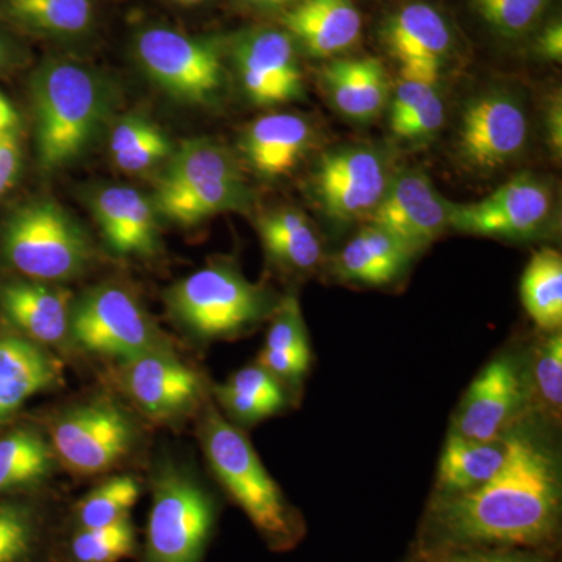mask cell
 Listing matches in <instances>:
<instances>
[{"label": "cell", "instance_id": "6da1fadb", "mask_svg": "<svg viewBox=\"0 0 562 562\" xmlns=\"http://www.w3.org/2000/svg\"><path fill=\"white\" fill-rule=\"evenodd\" d=\"M505 446V462L491 480L436 503L432 522L443 542L535 547L552 538L560 506L552 462L527 439Z\"/></svg>", "mask_w": 562, "mask_h": 562}, {"label": "cell", "instance_id": "7a4b0ae2", "mask_svg": "<svg viewBox=\"0 0 562 562\" xmlns=\"http://www.w3.org/2000/svg\"><path fill=\"white\" fill-rule=\"evenodd\" d=\"M40 168L60 171L80 160L109 127L116 94L88 63L52 55L31 80Z\"/></svg>", "mask_w": 562, "mask_h": 562}, {"label": "cell", "instance_id": "3957f363", "mask_svg": "<svg viewBox=\"0 0 562 562\" xmlns=\"http://www.w3.org/2000/svg\"><path fill=\"white\" fill-rule=\"evenodd\" d=\"M198 435L211 471L269 549L291 550L303 535L301 517L266 471L247 436L210 402L202 406Z\"/></svg>", "mask_w": 562, "mask_h": 562}, {"label": "cell", "instance_id": "277c9868", "mask_svg": "<svg viewBox=\"0 0 562 562\" xmlns=\"http://www.w3.org/2000/svg\"><path fill=\"white\" fill-rule=\"evenodd\" d=\"M254 194L231 151L214 139L181 143L162 166L155 192V209L183 227L201 224L216 214L251 206Z\"/></svg>", "mask_w": 562, "mask_h": 562}, {"label": "cell", "instance_id": "5b68a950", "mask_svg": "<svg viewBox=\"0 0 562 562\" xmlns=\"http://www.w3.org/2000/svg\"><path fill=\"white\" fill-rule=\"evenodd\" d=\"M0 249L11 269L44 283L80 279L95 262L90 235L52 199L14 210L3 225Z\"/></svg>", "mask_w": 562, "mask_h": 562}, {"label": "cell", "instance_id": "8992f818", "mask_svg": "<svg viewBox=\"0 0 562 562\" xmlns=\"http://www.w3.org/2000/svg\"><path fill=\"white\" fill-rule=\"evenodd\" d=\"M165 305L180 331L203 342L249 330L268 314L271 301L231 262H211L173 283Z\"/></svg>", "mask_w": 562, "mask_h": 562}, {"label": "cell", "instance_id": "52a82bcc", "mask_svg": "<svg viewBox=\"0 0 562 562\" xmlns=\"http://www.w3.org/2000/svg\"><path fill=\"white\" fill-rule=\"evenodd\" d=\"M150 487L140 562H202L217 517L210 492L173 460L158 462Z\"/></svg>", "mask_w": 562, "mask_h": 562}, {"label": "cell", "instance_id": "ba28073f", "mask_svg": "<svg viewBox=\"0 0 562 562\" xmlns=\"http://www.w3.org/2000/svg\"><path fill=\"white\" fill-rule=\"evenodd\" d=\"M133 60L166 95L191 106L216 105L227 87L225 44L162 24L133 32Z\"/></svg>", "mask_w": 562, "mask_h": 562}, {"label": "cell", "instance_id": "9c48e42d", "mask_svg": "<svg viewBox=\"0 0 562 562\" xmlns=\"http://www.w3.org/2000/svg\"><path fill=\"white\" fill-rule=\"evenodd\" d=\"M44 431L60 468L76 476L114 471L143 438L131 409L106 395L66 406L50 417Z\"/></svg>", "mask_w": 562, "mask_h": 562}, {"label": "cell", "instance_id": "30bf717a", "mask_svg": "<svg viewBox=\"0 0 562 562\" xmlns=\"http://www.w3.org/2000/svg\"><path fill=\"white\" fill-rule=\"evenodd\" d=\"M70 342L116 362L172 347L139 299L120 283L98 284L72 302Z\"/></svg>", "mask_w": 562, "mask_h": 562}, {"label": "cell", "instance_id": "8fae6325", "mask_svg": "<svg viewBox=\"0 0 562 562\" xmlns=\"http://www.w3.org/2000/svg\"><path fill=\"white\" fill-rule=\"evenodd\" d=\"M113 376L133 408L155 424L179 425L205 403L201 373L181 361L172 347L116 362Z\"/></svg>", "mask_w": 562, "mask_h": 562}, {"label": "cell", "instance_id": "7c38bea8", "mask_svg": "<svg viewBox=\"0 0 562 562\" xmlns=\"http://www.w3.org/2000/svg\"><path fill=\"white\" fill-rule=\"evenodd\" d=\"M382 151L369 146L341 147L321 158L313 176V192L333 221L371 217L391 183Z\"/></svg>", "mask_w": 562, "mask_h": 562}, {"label": "cell", "instance_id": "4fadbf2b", "mask_svg": "<svg viewBox=\"0 0 562 562\" xmlns=\"http://www.w3.org/2000/svg\"><path fill=\"white\" fill-rule=\"evenodd\" d=\"M233 68L255 105L273 106L303 98L297 44L284 29L241 32L231 44Z\"/></svg>", "mask_w": 562, "mask_h": 562}, {"label": "cell", "instance_id": "5bb4252c", "mask_svg": "<svg viewBox=\"0 0 562 562\" xmlns=\"http://www.w3.org/2000/svg\"><path fill=\"white\" fill-rule=\"evenodd\" d=\"M527 138V113L519 99L506 91H490L462 111L458 151L469 168L495 171L524 150Z\"/></svg>", "mask_w": 562, "mask_h": 562}, {"label": "cell", "instance_id": "9a60e30c", "mask_svg": "<svg viewBox=\"0 0 562 562\" xmlns=\"http://www.w3.org/2000/svg\"><path fill=\"white\" fill-rule=\"evenodd\" d=\"M552 206V191L543 181L520 176L480 202L450 203L449 227L491 238H524L546 225Z\"/></svg>", "mask_w": 562, "mask_h": 562}, {"label": "cell", "instance_id": "2e32d148", "mask_svg": "<svg viewBox=\"0 0 562 562\" xmlns=\"http://www.w3.org/2000/svg\"><path fill=\"white\" fill-rule=\"evenodd\" d=\"M450 203L427 173L408 169L392 177L386 194L369 220L416 251L449 227Z\"/></svg>", "mask_w": 562, "mask_h": 562}, {"label": "cell", "instance_id": "e0dca14e", "mask_svg": "<svg viewBox=\"0 0 562 562\" xmlns=\"http://www.w3.org/2000/svg\"><path fill=\"white\" fill-rule=\"evenodd\" d=\"M90 205L106 246L117 257L147 260L160 251L158 211L143 192L109 184L92 191Z\"/></svg>", "mask_w": 562, "mask_h": 562}, {"label": "cell", "instance_id": "ac0fdd59", "mask_svg": "<svg viewBox=\"0 0 562 562\" xmlns=\"http://www.w3.org/2000/svg\"><path fill=\"white\" fill-rule=\"evenodd\" d=\"M72 294L60 284L16 279L0 283V313L11 328L52 349L70 342Z\"/></svg>", "mask_w": 562, "mask_h": 562}, {"label": "cell", "instance_id": "d6986e66", "mask_svg": "<svg viewBox=\"0 0 562 562\" xmlns=\"http://www.w3.org/2000/svg\"><path fill=\"white\" fill-rule=\"evenodd\" d=\"M65 383L57 355L11 328L0 327V424H7L35 395Z\"/></svg>", "mask_w": 562, "mask_h": 562}, {"label": "cell", "instance_id": "ffe728a7", "mask_svg": "<svg viewBox=\"0 0 562 562\" xmlns=\"http://www.w3.org/2000/svg\"><path fill=\"white\" fill-rule=\"evenodd\" d=\"M281 25L306 54L333 58L358 43L362 18L351 0H299L281 13Z\"/></svg>", "mask_w": 562, "mask_h": 562}, {"label": "cell", "instance_id": "44dd1931", "mask_svg": "<svg viewBox=\"0 0 562 562\" xmlns=\"http://www.w3.org/2000/svg\"><path fill=\"white\" fill-rule=\"evenodd\" d=\"M313 128L297 114H266L251 122L243 136L244 157L258 176L279 179L286 176L312 147Z\"/></svg>", "mask_w": 562, "mask_h": 562}, {"label": "cell", "instance_id": "7402d4cb", "mask_svg": "<svg viewBox=\"0 0 562 562\" xmlns=\"http://www.w3.org/2000/svg\"><path fill=\"white\" fill-rule=\"evenodd\" d=\"M101 0H0V20L29 35L79 43L99 24Z\"/></svg>", "mask_w": 562, "mask_h": 562}, {"label": "cell", "instance_id": "603a6c76", "mask_svg": "<svg viewBox=\"0 0 562 562\" xmlns=\"http://www.w3.org/2000/svg\"><path fill=\"white\" fill-rule=\"evenodd\" d=\"M519 403L520 382L513 366L491 362L468 392L457 432L473 441H495Z\"/></svg>", "mask_w": 562, "mask_h": 562}, {"label": "cell", "instance_id": "cb8c5ba5", "mask_svg": "<svg viewBox=\"0 0 562 562\" xmlns=\"http://www.w3.org/2000/svg\"><path fill=\"white\" fill-rule=\"evenodd\" d=\"M384 47L398 65L428 60L442 63L453 50V31L441 11L427 2H409L384 21Z\"/></svg>", "mask_w": 562, "mask_h": 562}, {"label": "cell", "instance_id": "d4e9b609", "mask_svg": "<svg viewBox=\"0 0 562 562\" xmlns=\"http://www.w3.org/2000/svg\"><path fill=\"white\" fill-rule=\"evenodd\" d=\"M322 83L336 110L355 121H371L390 101V80L372 57L338 58L322 70Z\"/></svg>", "mask_w": 562, "mask_h": 562}, {"label": "cell", "instance_id": "484cf974", "mask_svg": "<svg viewBox=\"0 0 562 562\" xmlns=\"http://www.w3.org/2000/svg\"><path fill=\"white\" fill-rule=\"evenodd\" d=\"M58 468L46 431L35 425H20L0 435V497L40 491Z\"/></svg>", "mask_w": 562, "mask_h": 562}, {"label": "cell", "instance_id": "4316f807", "mask_svg": "<svg viewBox=\"0 0 562 562\" xmlns=\"http://www.w3.org/2000/svg\"><path fill=\"white\" fill-rule=\"evenodd\" d=\"M413 254L390 233L371 224L339 251L336 268L344 279L380 286L401 276Z\"/></svg>", "mask_w": 562, "mask_h": 562}, {"label": "cell", "instance_id": "83f0119b", "mask_svg": "<svg viewBox=\"0 0 562 562\" xmlns=\"http://www.w3.org/2000/svg\"><path fill=\"white\" fill-rule=\"evenodd\" d=\"M109 147L114 166L131 176L165 166L173 151L169 136L143 114H125L114 122Z\"/></svg>", "mask_w": 562, "mask_h": 562}, {"label": "cell", "instance_id": "f1b7e54d", "mask_svg": "<svg viewBox=\"0 0 562 562\" xmlns=\"http://www.w3.org/2000/svg\"><path fill=\"white\" fill-rule=\"evenodd\" d=\"M269 257L288 268L308 271L321 260L322 246L313 225L297 210H279L258 220Z\"/></svg>", "mask_w": 562, "mask_h": 562}, {"label": "cell", "instance_id": "f546056e", "mask_svg": "<svg viewBox=\"0 0 562 562\" xmlns=\"http://www.w3.org/2000/svg\"><path fill=\"white\" fill-rule=\"evenodd\" d=\"M505 457V443L473 441L457 432L442 452L439 486L446 494L475 490L501 471Z\"/></svg>", "mask_w": 562, "mask_h": 562}, {"label": "cell", "instance_id": "4dcf8cb0", "mask_svg": "<svg viewBox=\"0 0 562 562\" xmlns=\"http://www.w3.org/2000/svg\"><path fill=\"white\" fill-rule=\"evenodd\" d=\"M47 528L46 512L27 495L0 498V562H35Z\"/></svg>", "mask_w": 562, "mask_h": 562}, {"label": "cell", "instance_id": "1f68e13d", "mask_svg": "<svg viewBox=\"0 0 562 562\" xmlns=\"http://www.w3.org/2000/svg\"><path fill=\"white\" fill-rule=\"evenodd\" d=\"M520 295L528 316L542 330L562 324V258L560 251L542 249L532 255L520 281Z\"/></svg>", "mask_w": 562, "mask_h": 562}, {"label": "cell", "instance_id": "d6a6232c", "mask_svg": "<svg viewBox=\"0 0 562 562\" xmlns=\"http://www.w3.org/2000/svg\"><path fill=\"white\" fill-rule=\"evenodd\" d=\"M139 495L140 483L135 476H110L77 503L72 514L74 530L105 527L131 516Z\"/></svg>", "mask_w": 562, "mask_h": 562}, {"label": "cell", "instance_id": "836d02e7", "mask_svg": "<svg viewBox=\"0 0 562 562\" xmlns=\"http://www.w3.org/2000/svg\"><path fill=\"white\" fill-rule=\"evenodd\" d=\"M471 9L491 35L506 43L532 35L543 20L550 0H469Z\"/></svg>", "mask_w": 562, "mask_h": 562}, {"label": "cell", "instance_id": "e575fe53", "mask_svg": "<svg viewBox=\"0 0 562 562\" xmlns=\"http://www.w3.org/2000/svg\"><path fill=\"white\" fill-rule=\"evenodd\" d=\"M138 552V535L131 516L105 527L74 530L68 542L70 562H121Z\"/></svg>", "mask_w": 562, "mask_h": 562}, {"label": "cell", "instance_id": "d590c367", "mask_svg": "<svg viewBox=\"0 0 562 562\" xmlns=\"http://www.w3.org/2000/svg\"><path fill=\"white\" fill-rule=\"evenodd\" d=\"M262 349L268 350H302L310 349L306 338L305 324H303L301 306L294 297L284 299L276 316L271 328L266 336Z\"/></svg>", "mask_w": 562, "mask_h": 562}, {"label": "cell", "instance_id": "8d00e7d4", "mask_svg": "<svg viewBox=\"0 0 562 562\" xmlns=\"http://www.w3.org/2000/svg\"><path fill=\"white\" fill-rule=\"evenodd\" d=\"M536 383L547 405L560 414L562 403V338L547 339L536 360Z\"/></svg>", "mask_w": 562, "mask_h": 562}, {"label": "cell", "instance_id": "74e56055", "mask_svg": "<svg viewBox=\"0 0 562 562\" xmlns=\"http://www.w3.org/2000/svg\"><path fill=\"white\" fill-rule=\"evenodd\" d=\"M443 120H446V106L438 90L432 92L419 109L414 110L412 116L403 122L401 127L395 128L392 135L398 139L419 143V140L432 138L441 131Z\"/></svg>", "mask_w": 562, "mask_h": 562}, {"label": "cell", "instance_id": "f35d334b", "mask_svg": "<svg viewBox=\"0 0 562 562\" xmlns=\"http://www.w3.org/2000/svg\"><path fill=\"white\" fill-rule=\"evenodd\" d=\"M214 394H216L222 408L231 414L233 419L243 422V424H255V422L272 416L280 409L276 403L255 397L246 392L232 390L225 384L214 386Z\"/></svg>", "mask_w": 562, "mask_h": 562}, {"label": "cell", "instance_id": "ab89813d", "mask_svg": "<svg viewBox=\"0 0 562 562\" xmlns=\"http://www.w3.org/2000/svg\"><path fill=\"white\" fill-rule=\"evenodd\" d=\"M225 386L232 390L246 392L255 397L265 398V401L276 403L280 408L284 403L283 391H281L279 380L271 372L258 366H249L241 371L233 373Z\"/></svg>", "mask_w": 562, "mask_h": 562}, {"label": "cell", "instance_id": "60d3db41", "mask_svg": "<svg viewBox=\"0 0 562 562\" xmlns=\"http://www.w3.org/2000/svg\"><path fill=\"white\" fill-rule=\"evenodd\" d=\"M258 364L271 372L277 380H297L310 364V349L268 350L262 349Z\"/></svg>", "mask_w": 562, "mask_h": 562}, {"label": "cell", "instance_id": "b9f144b4", "mask_svg": "<svg viewBox=\"0 0 562 562\" xmlns=\"http://www.w3.org/2000/svg\"><path fill=\"white\" fill-rule=\"evenodd\" d=\"M21 171V147L18 136L0 138V198L13 188Z\"/></svg>", "mask_w": 562, "mask_h": 562}, {"label": "cell", "instance_id": "7bdbcfd3", "mask_svg": "<svg viewBox=\"0 0 562 562\" xmlns=\"http://www.w3.org/2000/svg\"><path fill=\"white\" fill-rule=\"evenodd\" d=\"M536 50L543 60H562V24L560 20L550 22L538 33Z\"/></svg>", "mask_w": 562, "mask_h": 562}, {"label": "cell", "instance_id": "ee69618b", "mask_svg": "<svg viewBox=\"0 0 562 562\" xmlns=\"http://www.w3.org/2000/svg\"><path fill=\"white\" fill-rule=\"evenodd\" d=\"M27 58L24 46L5 29L0 27V76L16 69Z\"/></svg>", "mask_w": 562, "mask_h": 562}, {"label": "cell", "instance_id": "f6af8a7d", "mask_svg": "<svg viewBox=\"0 0 562 562\" xmlns=\"http://www.w3.org/2000/svg\"><path fill=\"white\" fill-rule=\"evenodd\" d=\"M21 131V116L13 103L0 92V138L18 136Z\"/></svg>", "mask_w": 562, "mask_h": 562}, {"label": "cell", "instance_id": "bcb514c9", "mask_svg": "<svg viewBox=\"0 0 562 562\" xmlns=\"http://www.w3.org/2000/svg\"><path fill=\"white\" fill-rule=\"evenodd\" d=\"M244 10L255 13H283L299 0H235Z\"/></svg>", "mask_w": 562, "mask_h": 562}, {"label": "cell", "instance_id": "7dc6e473", "mask_svg": "<svg viewBox=\"0 0 562 562\" xmlns=\"http://www.w3.org/2000/svg\"><path fill=\"white\" fill-rule=\"evenodd\" d=\"M547 122H549V138L550 144H552V149L561 154L562 147V110H561V99L558 98V101H553L552 105H550L549 117H547Z\"/></svg>", "mask_w": 562, "mask_h": 562}, {"label": "cell", "instance_id": "c3c4849f", "mask_svg": "<svg viewBox=\"0 0 562 562\" xmlns=\"http://www.w3.org/2000/svg\"><path fill=\"white\" fill-rule=\"evenodd\" d=\"M452 562H531L524 558L512 557V554L498 553H473L461 554V557H449Z\"/></svg>", "mask_w": 562, "mask_h": 562}, {"label": "cell", "instance_id": "681fc988", "mask_svg": "<svg viewBox=\"0 0 562 562\" xmlns=\"http://www.w3.org/2000/svg\"><path fill=\"white\" fill-rule=\"evenodd\" d=\"M165 2L172 3V5L183 7V9H194V7H201L209 0H165Z\"/></svg>", "mask_w": 562, "mask_h": 562}, {"label": "cell", "instance_id": "f907efd6", "mask_svg": "<svg viewBox=\"0 0 562 562\" xmlns=\"http://www.w3.org/2000/svg\"><path fill=\"white\" fill-rule=\"evenodd\" d=\"M413 562H452L449 557H443V554H425V557H420L419 560Z\"/></svg>", "mask_w": 562, "mask_h": 562}]
</instances>
